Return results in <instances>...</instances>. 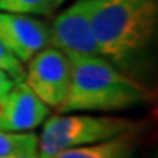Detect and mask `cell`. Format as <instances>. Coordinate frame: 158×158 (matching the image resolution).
<instances>
[{"label": "cell", "instance_id": "cell-5", "mask_svg": "<svg viewBox=\"0 0 158 158\" xmlns=\"http://www.w3.org/2000/svg\"><path fill=\"white\" fill-rule=\"evenodd\" d=\"M51 47L64 54L101 56L89 19V0H75L51 25Z\"/></svg>", "mask_w": 158, "mask_h": 158}, {"label": "cell", "instance_id": "cell-10", "mask_svg": "<svg viewBox=\"0 0 158 158\" xmlns=\"http://www.w3.org/2000/svg\"><path fill=\"white\" fill-rule=\"evenodd\" d=\"M56 0H0V12L21 15H48Z\"/></svg>", "mask_w": 158, "mask_h": 158}, {"label": "cell", "instance_id": "cell-2", "mask_svg": "<svg viewBox=\"0 0 158 158\" xmlns=\"http://www.w3.org/2000/svg\"><path fill=\"white\" fill-rule=\"evenodd\" d=\"M89 19L101 56L124 64L155 35L158 0H89Z\"/></svg>", "mask_w": 158, "mask_h": 158}, {"label": "cell", "instance_id": "cell-13", "mask_svg": "<svg viewBox=\"0 0 158 158\" xmlns=\"http://www.w3.org/2000/svg\"><path fill=\"white\" fill-rule=\"evenodd\" d=\"M5 158H38V152H37V149H35V151L16 154V155H10V157H5Z\"/></svg>", "mask_w": 158, "mask_h": 158}, {"label": "cell", "instance_id": "cell-11", "mask_svg": "<svg viewBox=\"0 0 158 158\" xmlns=\"http://www.w3.org/2000/svg\"><path fill=\"white\" fill-rule=\"evenodd\" d=\"M0 70L6 72L15 82H22L25 78V69L22 66V62L13 56L2 43H0Z\"/></svg>", "mask_w": 158, "mask_h": 158}, {"label": "cell", "instance_id": "cell-14", "mask_svg": "<svg viewBox=\"0 0 158 158\" xmlns=\"http://www.w3.org/2000/svg\"><path fill=\"white\" fill-rule=\"evenodd\" d=\"M64 2H68V0H56V7H59L60 5H63Z\"/></svg>", "mask_w": 158, "mask_h": 158}, {"label": "cell", "instance_id": "cell-9", "mask_svg": "<svg viewBox=\"0 0 158 158\" xmlns=\"http://www.w3.org/2000/svg\"><path fill=\"white\" fill-rule=\"evenodd\" d=\"M37 147H38V136L32 132L0 130V158L35 151Z\"/></svg>", "mask_w": 158, "mask_h": 158}, {"label": "cell", "instance_id": "cell-6", "mask_svg": "<svg viewBox=\"0 0 158 158\" xmlns=\"http://www.w3.org/2000/svg\"><path fill=\"white\" fill-rule=\"evenodd\" d=\"M0 43L27 63L51 45V27L32 15L0 12Z\"/></svg>", "mask_w": 158, "mask_h": 158}, {"label": "cell", "instance_id": "cell-1", "mask_svg": "<svg viewBox=\"0 0 158 158\" xmlns=\"http://www.w3.org/2000/svg\"><path fill=\"white\" fill-rule=\"evenodd\" d=\"M70 64V86L57 113L120 111L141 104L148 89L123 73L102 56L66 54Z\"/></svg>", "mask_w": 158, "mask_h": 158}, {"label": "cell", "instance_id": "cell-7", "mask_svg": "<svg viewBox=\"0 0 158 158\" xmlns=\"http://www.w3.org/2000/svg\"><path fill=\"white\" fill-rule=\"evenodd\" d=\"M50 107L25 82H16L0 102V130L29 132L45 122Z\"/></svg>", "mask_w": 158, "mask_h": 158}, {"label": "cell", "instance_id": "cell-4", "mask_svg": "<svg viewBox=\"0 0 158 158\" xmlns=\"http://www.w3.org/2000/svg\"><path fill=\"white\" fill-rule=\"evenodd\" d=\"M23 82L45 106L57 108L70 86V64L63 51L47 47L29 59Z\"/></svg>", "mask_w": 158, "mask_h": 158}, {"label": "cell", "instance_id": "cell-3", "mask_svg": "<svg viewBox=\"0 0 158 158\" xmlns=\"http://www.w3.org/2000/svg\"><path fill=\"white\" fill-rule=\"evenodd\" d=\"M45 120L38 138V158H54L64 149L107 141L135 127L132 120L117 116L57 113Z\"/></svg>", "mask_w": 158, "mask_h": 158}, {"label": "cell", "instance_id": "cell-12", "mask_svg": "<svg viewBox=\"0 0 158 158\" xmlns=\"http://www.w3.org/2000/svg\"><path fill=\"white\" fill-rule=\"evenodd\" d=\"M16 84L9 75L0 70V102L5 100V97L9 94V91L13 88V85Z\"/></svg>", "mask_w": 158, "mask_h": 158}, {"label": "cell", "instance_id": "cell-8", "mask_svg": "<svg viewBox=\"0 0 158 158\" xmlns=\"http://www.w3.org/2000/svg\"><path fill=\"white\" fill-rule=\"evenodd\" d=\"M136 143V136L132 130H127L107 141L64 149L54 158H132Z\"/></svg>", "mask_w": 158, "mask_h": 158}]
</instances>
